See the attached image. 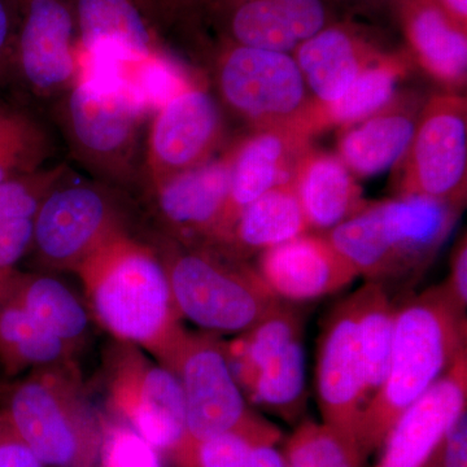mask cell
<instances>
[{"instance_id":"obj_1","label":"cell","mask_w":467,"mask_h":467,"mask_svg":"<svg viewBox=\"0 0 467 467\" xmlns=\"http://www.w3.org/2000/svg\"><path fill=\"white\" fill-rule=\"evenodd\" d=\"M86 304L117 342L133 344L160 364L184 331L164 264L152 243L126 230L76 270Z\"/></svg>"},{"instance_id":"obj_2","label":"cell","mask_w":467,"mask_h":467,"mask_svg":"<svg viewBox=\"0 0 467 467\" xmlns=\"http://www.w3.org/2000/svg\"><path fill=\"white\" fill-rule=\"evenodd\" d=\"M466 326V313L451 303L441 285L396 309L386 378L368 401L356 431L365 456L382 448L402 413L467 350Z\"/></svg>"},{"instance_id":"obj_3","label":"cell","mask_w":467,"mask_h":467,"mask_svg":"<svg viewBox=\"0 0 467 467\" xmlns=\"http://www.w3.org/2000/svg\"><path fill=\"white\" fill-rule=\"evenodd\" d=\"M70 158L92 180L137 196L142 186L149 107L121 76L86 73L51 104Z\"/></svg>"},{"instance_id":"obj_4","label":"cell","mask_w":467,"mask_h":467,"mask_svg":"<svg viewBox=\"0 0 467 467\" xmlns=\"http://www.w3.org/2000/svg\"><path fill=\"white\" fill-rule=\"evenodd\" d=\"M461 209L426 196L398 195L368 202L325 235L358 276L386 285L431 263Z\"/></svg>"},{"instance_id":"obj_5","label":"cell","mask_w":467,"mask_h":467,"mask_svg":"<svg viewBox=\"0 0 467 467\" xmlns=\"http://www.w3.org/2000/svg\"><path fill=\"white\" fill-rule=\"evenodd\" d=\"M147 239L164 264L181 317L207 333H244L282 301L248 260L155 232Z\"/></svg>"},{"instance_id":"obj_6","label":"cell","mask_w":467,"mask_h":467,"mask_svg":"<svg viewBox=\"0 0 467 467\" xmlns=\"http://www.w3.org/2000/svg\"><path fill=\"white\" fill-rule=\"evenodd\" d=\"M0 411L43 466L98 467L101 416L77 362L30 371L0 386Z\"/></svg>"},{"instance_id":"obj_7","label":"cell","mask_w":467,"mask_h":467,"mask_svg":"<svg viewBox=\"0 0 467 467\" xmlns=\"http://www.w3.org/2000/svg\"><path fill=\"white\" fill-rule=\"evenodd\" d=\"M161 364L177 377L186 409V444L174 462L177 467L189 465L199 442L229 432L254 442L276 444L281 439V431L247 404L220 335L184 328Z\"/></svg>"},{"instance_id":"obj_8","label":"cell","mask_w":467,"mask_h":467,"mask_svg":"<svg viewBox=\"0 0 467 467\" xmlns=\"http://www.w3.org/2000/svg\"><path fill=\"white\" fill-rule=\"evenodd\" d=\"M204 47L213 94L223 112L250 130L296 126L312 135L313 100L294 55L220 42Z\"/></svg>"},{"instance_id":"obj_9","label":"cell","mask_w":467,"mask_h":467,"mask_svg":"<svg viewBox=\"0 0 467 467\" xmlns=\"http://www.w3.org/2000/svg\"><path fill=\"white\" fill-rule=\"evenodd\" d=\"M131 198L95 180L75 181L70 173L34 216L29 254L42 272L76 273L103 243L131 230Z\"/></svg>"},{"instance_id":"obj_10","label":"cell","mask_w":467,"mask_h":467,"mask_svg":"<svg viewBox=\"0 0 467 467\" xmlns=\"http://www.w3.org/2000/svg\"><path fill=\"white\" fill-rule=\"evenodd\" d=\"M103 368L113 418L175 462L186 444V409L173 371L143 349L117 340L104 355Z\"/></svg>"},{"instance_id":"obj_11","label":"cell","mask_w":467,"mask_h":467,"mask_svg":"<svg viewBox=\"0 0 467 467\" xmlns=\"http://www.w3.org/2000/svg\"><path fill=\"white\" fill-rule=\"evenodd\" d=\"M398 195L462 208L467 192V100L460 92L426 98L404 158L393 168Z\"/></svg>"},{"instance_id":"obj_12","label":"cell","mask_w":467,"mask_h":467,"mask_svg":"<svg viewBox=\"0 0 467 467\" xmlns=\"http://www.w3.org/2000/svg\"><path fill=\"white\" fill-rule=\"evenodd\" d=\"M12 84L48 107L82 73L79 42L69 0H16Z\"/></svg>"},{"instance_id":"obj_13","label":"cell","mask_w":467,"mask_h":467,"mask_svg":"<svg viewBox=\"0 0 467 467\" xmlns=\"http://www.w3.org/2000/svg\"><path fill=\"white\" fill-rule=\"evenodd\" d=\"M225 140V112L211 88L201 81L178 92L156 109L147 129L140 193L216 158Z\"/></svg>"},{"instance_id":"obj_14","label":"cell","mask_w":467,"mask_h":467,"mask_svg":"<svg viewBox=\"0 0 467 467\" xmlns=\"http://www.w3.org/2000/svg\"><path fill=\"white\" fill-rule=\"evenodd\" d=\"M335 20L327 0H202L187 34L292 54Z\"/></svg>"},{"instance_id":"obj_15","label":"cell","mask_w":467,"mask_h":467,"mask_svg":"<svg viewBox=\"0 0 467 467\" xmlns=\"http://www.w3.org/2000/svg\"><path fill=\"white\" fill-rule=\"evenodd\" d=\"M230 171L227 144L216 158L140 192L155 233L187 244H211L229 195Z\"/></svg>"},{"instance_id":"obj_16","label":"cell","mask_w":467,"mask_h":467,"mask_svg":"<svg viewBox=\"0 0 467 467\" xmlns=\"http://www.w3.org/2000/svg\"><path fill=\"white\" fill-rule=\"evenodd\" d=\"M313 137L296 126L250 130L229 143V195L212 247H220L243 209L278 184L290 182L295 165L312 147ZM207 245V244H205Z\"/></svg>"},{"instance_id":"obj_17","label":"cell","mask_w":467,"mask_h":467,"mask_svg":"<svg viewBox=\"0 0 467 467\" xmlns=\"http://www.w3.org/2000/svg\"><path fill=\"white\" fill-rule=\"evenodd\" d=\"M317 389L324 422L356 439L368 392L350 296L326 322L319 340Z\"/></svg>"},{"instance_id":"obj_18","label":"cell","mask_w":467,"mask_h":467,"mask_svg":"<svg viewBox=\"0 0 467 467\" xmlns=\"http://www.w3.org/2000/svg\"><path fill=\"white\" fill-rule=\"evenodd\" d=\"M467 410V350L402 413L376 467H426L445 432Z\"/></svg>"},{"instance_id":"obj_19","label":"cell","mask_w":467,"mask_h":467,"mask_svg":"<svg viewBox=\"0 0 467 467\" xmlns=\"http://www.w3.org/2000/svg\"><path fill=\"white\" fill-rule=\"evenodd\" d=\"M256 269L270 291L282 301L328 296L358 276L325 234H303L261 252Z\"/></svg>"},{"instance_id":"obj_20","label":"cell","mask_w":467,"mask_h":467,"mask_svg":"<svg viewBox=\"0 0 467 467\" xmlns=\"http://www.w3.org/2000/svg\"><path fill=\"white\" fill-rule=\"evenodd\" d=\"M79 48L92 57L134 69L168 55L135 0H69Z\"/></svg>"},{"instance_id":"obj_21","label":"cell","mask_w":467,"mask_h":467,"mask_svg":"<svg viewBox=\"0 0 467 467\" xmlns=\"http://www.w3.org/2000/svg\"><path fill=\"white\" fill-rule=\"evenodd\" d=\"M387 51L364 27L335 20L301 43L292 55L313 103L327 106L342 97L352 82Z\"/></svg>"},{"instance_id":"obj_22","label":"cell","mask_w":467,"mask_h":467,"mask_svg":"<svg viewBox=\"0 0 467 467\" xmlns=\"http://www.w3.org/2000/svg\"><path fill=\"white\" fill-rule=\"evenodd\" d=\"M426 98L420 92H396L386 106L367 119L340 129L337 155L356 178L393 169L404 158Z\"/></svg>"},{"instance_id":"obj_23","label":"cell","mask_w":467,"mask_h":467,"mask_svg":"<svg viewBox=\"0 0 467 467\" xmlns=\"http://www.w3.org/2000/svg\"><path fill=\"white\" fill-rule=\"evenodd\" d=\"M408 54L447 91L467 81V27L461 26L439 0H391Z\"/></svg>"},{"instance_id":"obj_24","label":"cell","mask_w":467,"mask_h":467,"mask_svg":"<svg viewBox=\"0 0 467 467\" xmlns=\"http://www.w3.org/2000/svg\"><path fill=\"white\" fill-rule=\"evenodd\" d=\"M310 230L330 232L367 204L361 189L337 153L309 147L295 165L291 181Z\"/></svg>"},{"instance_id":"obj_25","label":"cell","mask_w":467,"mask_h":467,"mask_svg":"<svg viewBox=\"0 0 467 467\" xmlns=\"http://www.w3.org/2000/svg\"><path fill=\"white\" fill-rule=\"evenodd\" d=\"M0 299L14 301L77 355L90 337L94 319L88 304L55 273L17 270Z\"/></svg>"},{"instance_id":"obj_26","label":"cell","mask_w":467,"mask_h":467,"mask_svg":"<svg viewBox=\"0 0 467 467\" xmlns=\"http://www.w3.org/2000/svg\"><path fill=\"white\" fill-rule=\"evenodd\" d=\"M309 225L291 182L278 184L243 209L220 250L239 259L269 250L309 233Z\"/></svg>"},{"instance_id":"obj_27","label":"cell","mask_w":467,"mask_h":467,"mask_svg":"<svg viewBox=\"0 0 467 467\" xmlns=\"http://www.w3.org/2000/svg\"><path fill=\"white\" fill-rule=\"evenodd\" d=\"M413 64L407 50L387 51L352 82L342 97L327 106L313 103L308 119L310 133L317 135L333 128L340 130L373 115L395 97Z\"/></svg>"},{"instance_id":"obj_28","label":"cell","mask_w":467,"mask_h":467,"mask_svg":"<svg viewBox=\"0 0 467 467\" xmlns=\"http://www.w3.org/2000/svg\"><path fill=\"white\" fill-rule=\"evenodd\" d=\"M77 353L8 299H0V365L8 377L72 364Z\"/></svg>"},{"instance_id":"obj_29","label":"cell","mask_w":467,"mask_h":467,"mask_svg":"<svg viewBox=\"0 0 467 467\" xmlns=\"http://www.w3.org/2000/svg\"><path fill=\"white\" fill-rule=\"evenodd\" d=\"M350 299L355 309L368 401L386 378L398 306L392 303L387 285L380 282L367 281L350 295Z\"/></svg>"},{"instance_id":"obj_30","label":"cell","mask_w":467,"mask_h":467,"mask_svg":"<svg viewBox=\"0 0 467 467\" xmlns=\"http://www.w3.org/2000/svg\"><path fill=\"white\" fill-rule=\"evenodd\" d=\"M303 334L299 313L284 301L275 309L226 343L234 376L243 389L252 377L282 349Z\"/></svg>"},{"instance_id":"obj_31","label":"cell","mask_w":467,"mask_h":467,"mask_svg":"<svg viewBox=\"0 0 467 467\" xmlns=\"http://www.w3.org/2000/svg\"><path fill=\"white\" fill-rule=\"evenodd\" d=\"M306 374V352L300 337L257 370L243 392L254 404L292 420L304 407Z\"/></svg>"},{"instance_id":"obj_32","label":"cell","mask_w":467,"mask_h":467,"mask_svg":"<svg viewBox=\"0 0 467 467\" xmlns=\"http://www.w3.org/2000/svg\"><path fill=\"white\" fill-rule=\"evenodd\" d=\"M287 467H364L358 441L337 427L312 420L301 423L285 442Z\"/></svg>"},{"instance_id":"obj_33","label":"cell","mask_w":467,"mask_h":467,"mask_svg":"<svg viewBox=\"0 0 467 467\" xmlns=\"http://www.w3.org/2000/svg\"><path fill=\"white\" fill-rule=\"evenodd\" d=\"M69 174L67 164H58L0 183V226L34 218L46 196Z\"/></svg>"},{"instance_id":"obj_34","label":"cell","mask_w":467,"mask_h":467,"mask_svg":"<svg viewBox=\"0 0 467 467\" xmlns=\"http://www.w3.org/2000/svg\"><path fill=\"white\" fill-rule=\"evenodd\" d=\"M98 467H162L160 453L133 429L101 417Z\"/></svg>"},{"instance_id":"obj_35","label":"cell","mask_w":467,"mask_h":467,"mask_svg":"<svg viewBox=\"0 0 467 467\" xmlns=\"http://www.w3.org/2000/svg\"><path fill=\"white\" fill-rule=\"evenodd\" d=\"M54 153V143L46 128L0 143V183L33 173Z\"/></svg>"},{"instance_id":"obj_36","label":"cell","mask_w":467,"mask_h":467,"mask_svg":"<svg viewBox=\"0 0 467 467\" xmlns=\"http://www.w3.org/2000/svg\"><path fill=\"white\" fill-rule=\"evenodd\" d=\"M250 438L229 432L199 442L193 448L187 467H247Z\"/></svg>"},{"instance_id":"obj_37","label":"cell","mask_w":467,"mask_h":467,"mask_svg":"<svg viewBox=\"0 0 467 467\" xmlns=\"http://www.w3.org/2000/svg\"><path fill=\"white\" fill-rule=\"evenodd\" d=\"M32 243L33 218L0 226V297L16 275L18 263L30 254Z\"/></svg>"},{"instance_id":"obj_38","label":"cell","mask_w":467,"mask_h":467,"mask_svg":"<svg viewBox=\"0 0 467 467\" xmlns=\"http://www.w3.org/2000/svg\"><path fill=\"white\" fill-rule=\"evenodd\" d=\"M160 36L192 26L202 0H135Z\"/></svg>"},{"instance_id":"obj_39","label":"cell","mask_w":467,"mask_h":467,"mask_svg":"<svg viewBox=\"0 0 467 467\" xmlns=\"http://www.w3.org/2000/svg\"><path fill=\"white\" fill-rule=\"evenodd\" d=\"M426 467H467V410L451 423Z\"/></svg>"},{"instance_id":"obj_40","label":"cell","mask_w":467,"mask_h":467,"mask_svg":"<svg viewBox=\"0 0 467 467\" xmlns=\"http://www.w3.org/2000/svg\"><path fill=\"white\" fill-rule=\"evenodd\" d=\"M0 467H45L0 411Z\"/></svg>"},{"instance_id":"obj_41","label":"cell","mask_w":467,"mask_h":467,"mask_svg":"<svg viewBox=\"0 0 467 467\" xmlns=\"http://www.w3.org/2000/svg\"><path fill=\"white\" fill-rule=\"evenodd\" d=\"M451 303L466 313L467 306V239L466 234L461 236L454 245L451 257L450 275L447 282L441 285Z\"/></svg>"},{"instance_id":"obj_42","label":"cell","mask_w":467,"mask_h":467,"mask_svg":"<svg viewBox=\"0 0 467 467\" xmlns=\"http://www.w3.org/2000/svg\"><path fill=\"white\" fill-rule=\"evenodd\" d=\"M45 125L23 107L0 101V143L41 130Z\"/></svg>"},{"instance_id":"obj_43","label":"cell","mask_w":467,"mask_h":467,"mask_svg":"<svg viewBox=\"0 0 467 467\" xmlns=\"http://www.w3.org/2000/svg\"><path fill=\"white\" fill-rule=\"evenodd\" d=\"M16 20L5 0H0V88L12 84V60H14Z\"/></svg>"},{"instance_id":"obj_44","label":"cell","mask_w":467,"mask_h":467,"mask_svg":"<svg viewBox=\"0 0 467 467\" xmlns=\"http://www.w3.org/2000/svg\"><path fill=\"white\" fill-rule=\"evenodd\" d=\"M247 467H287L284 453L272 442H252L248 450Z\"/></svg>"},{"instance_id":"obj_45","label":"cell","mask_w":467,"mask_h":467,"mask_svg":"<svg viewBox=\"0 0 467 467\" xmlns=\"http://www.w3.org/2000/svg\"><path fill=\"white\" fill-rule=\"evenodd\" d=\"M439 2L456 23L467 27V0H439Z\"/></svg>"},{"instance_id":"obj_46","label":"cell","mask_w":467,"mask_h":467,"mask_svg":"<svg viewBox=\"0 0 467 467\" xmlns=\"http://www.w3.org/2000/svg\"><path fill=\"white\" fill-rule=\"evenodd\" d=\"M333 7L337 5H382V3H389L391 0H327Z\"/></svg>"},{"instance_id":"obj_47","label":"cell","mask_w":467,"mask_h":467,"mask_svg":"<svg viewBox=\"0 0 467 467\" xmlns=\"http://www.w3.org/2000/svg\"><path fill=\"white\" fill-rule=\"evenodd\" d=\"M5 2L8 3L9 8H11L12 5H14V3L16 2V0H5Z\"/></svg>"}]
</instances>
